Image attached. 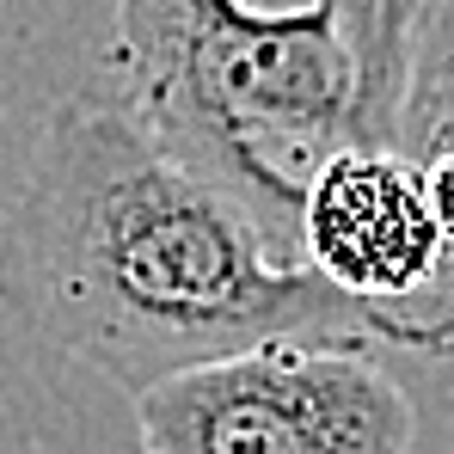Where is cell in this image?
Listing matches in <instances>:
<instances>
[{
    "label": "cell",
    "instance_id": "1",
    "mask_svg": "<svg viewBox=\"0 0 454 454\" xmlns=\"http://www.w3.org/2000/svg\"><path fill=\"white\" fill-rule=\"evenodd\" d=\"M0 319L129 399L270 338H375L363 307L178 160L111 80L68 92L37 136L0 222Z\"/></svg>",
    "mask_w": 454,
    "mask_h": 454
},
{
    "label": "cell",
    "instance_id": "2",
    "mask_svg": "<svg viewBox=\"0 0 454 454\" xmlns=\"http://www.w3.org/2000/svg\"><path fill=\"white\" fill-rule=\"evenodd\" d=\"M430 0H117L105 80L289 252L325 160L393 148Z\"/></svg>",
    "mask_w": 454,
    "mask_h": 454
},
{
    "label": "cell",
    "instance_id": "3",
    "mask_svg": "<svg viewBox=\"0 0 454 454\" xmlns=\"http://www.w3.org/2000/svg\"><path fill=\"white\" fill-rule=\"evenodd\" d=\"M136 454H411L418 405L375 338H270L136 399Z\"/></svg>",
    "mask_w": 454,
    "mask_h": 454
},
{
    "label": "cell",
    "instance_id": "4",
    "mask_svg": "<svg viewBox=\"0 0 454 454\" xmlns=\"http://www.w3.org/2000/svg\"><path fill=\"white\" fill-rule=\"evenodd\" d=\"M301 258L363 307L375 344L442 277V222L399 148H350L301 197Z\"/></svg>",
    "mask_w": 454,
    "mask_h": 454
},
{
    "label": "cell",
    "instance_id": "5",
    "mask_svg": "<svg viewBox=\"0 0 454 454\" xmlns=\"http://www.w3.org/2000/svg\"><path fill=\"white\" fill-rule=\"evenodd\" d=\"M393 148L418 166L430 209L442 222V277L411 313H399L387 344L418 356H454V0H430L418 19Z\"/></svg>",
    "mask_w": 454,
    "mask_h": 454
}]
</instances>
